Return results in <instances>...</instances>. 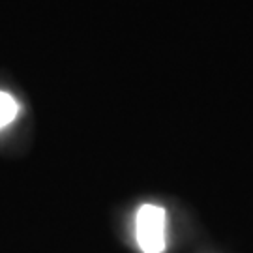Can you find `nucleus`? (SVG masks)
<instances>
[{
	"label": "nucleus",
	"instance_id": "f03ea898",
	"mask_svg": "<svg viewBox=\"0 0 253 253\" xmlns=\"http://www.w3.org/2000/svg\"><path fill=\"white\" fill-rule=\"evenodd\" d=\"M19 113L17 101L8 92H0V129L11 124Z\"/></svg>",
	"mask_w": 253,
	"mask_h": 253
},
{
	"label": "nucleus",
	"instance_id": "f257e3e1",
	"mask_svg": "<svg viewBox=\"0 0 253 253\" xmlns=\"http://www.w3.org/2000/svg\"><path fill=\"white\" fill-rule=\"evenodd\" d=\"M137 244L143 253L165 250V210L158 205H143L135 217Z\"/></svg>",
	"mask_w": 253,
	"mask_h": 253
}]
</instances>
